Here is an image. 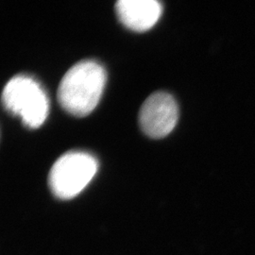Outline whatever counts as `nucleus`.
Returning a JSON list of instances; mask_svg holds the SVG:
<instances>
[{
  "label": "nucleus",
  "instance_id": "obj_5",
  "mask_svg": "<svg viewBox=\"0 0 255 255\" xmlns=\"http://www.w3.org/2000/svg\"><path fill=\"white\" fill-rule=\"evenodd\" d=\"M116 9L120 22L134 31L150 29L163 11L158 0H118Z\"/></svg>",
  "mask_w": 255,
  "mask_h": 255
},
{
  "label": "nucleus",
  "instance_id": "obj_4",
  "mask_svg": "<svg viewBox=\"0 0 255 255\" xmlns=\"http://www.w3.org/2000/svg\"><path fill=\"white\" fill-rule=\"evenodd\" d=\"M179 119V109L173 97L156 92L143 103L139 112V125L147 136L163 138L168 135Z\"/></svg>",
  "mask_w": 255,
  "mask_h": 255
},
{
  "label": "nucleus",
  "instance_id": "obj_1",
  "mask_svg": "<svg viewBox=\"0 0 255 255\" xmlns=\"http://www.w3.org/2000/svg\"><path fill=\"white\" fill-rule=\"evenodd\" d=\"M106 72L94 61H82L64 76L58 89V101L67 113L85 117L98 106L106 84Z\"/></svg>",
  "mask_w": 255,
  "mask_h": 255
},
{
  "label": "nucleus",
  "instance_id": "obj_3",
  "mask_svg": "<svg viewBox=\"0 0 255 255\" xmlns=\"http://www.w3.org/2000/svg\"><path fill=\"white\" fill-rule=\"evenodd\" d=\"M98 161L89 153L67 152L52 165L48 184L59 199L69 200L78 196L89 184L98 171Z\"/></svg>",
  "mask_w": 255,
  "mask_h": 255
},
{
  "label": "nucleus",
  "instance_id": "obj_2",
  "mask_svg": "<svg viewBox=\"0 0 255 255\" xmlns=\"http://www.w3.org/2000/svg\"><path fill=\"white\" fill-rule=\"evenodd\" d=\"M2 102L9 113L18 116L31 128L44 124L48 116L49 102L40 84L27 76H16L2 93Z\"/></svg>",
  "mask_w": 255,
  "mask_h": 255
}]
</instances>
